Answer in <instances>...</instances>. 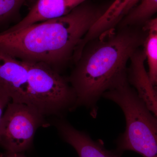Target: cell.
Returning a JSON list of instances; mask_svg holds the SVG:
<instances>
[{"mask_svg": "<svg viewBox=\"0 0 157 157\" xmlns=\"http://www.w3.org/2000/svg\"><path fill=\"white\" fill-rule=\"evenodd\" d=\"M141 26H118L85 45L68 78L76 93L75 109L85 106L96 113L104 93L128 78V63L147 35Z\"/></svg>", "mask_w": 157, "mask_h": 157, "instance_id": "cell-1", "label": "cell"}, {"mask_svg": "<svg viewBox=\"0 0 157 157\" xmlns=\"http://www.w3.org/2000/svg\"><path fill=\"white\" fill-rule=\"evenodd\" d=\"M105 10L86 2L63 17L0 33V52L22 61L42 63L59 72Z\"/></svg>", "mask_w": 157, "mask_h": 157, "instance_id": "cell-2", "label": "cell"}, {"mask_svg": "<svg viewBox=\"0 0 157 157\" xmlns=\"http://www.w3.org/2000/svg\"><path fill=\"white\" fill-rule=\"evenodd\" d=\"M103 97L122 110L126 121L123 134L117 140L116 150L130 151L143 157H157V119L126 79L106 92Z\"/></svg>", "mask_w": 157, "mask_h": 157, "instance_id": "cell-3", "label": "cell"}, {"mask_svg": "<svg viewBox=\"0 0 157 157\" xmlns=\"http://www.w3.org/2000/svg\"><path fill=\"white\" fill-rule=\"evenodd\" d=\"M22 62L28 73V105L44 117L75 109L76 93L68 78L43 63Z\"/></svg>", "mask_w": 157, "mask_h": 157, "instance_id": "cell-4", "label": "cell"}, {"mask_svg": "<svg viewBox=\"0 0 157 157\" xmlns=\"http://www.w3.org/2000/svg\"><path fill=\"white\" fill-rule=\"evenodd\" d=\"M44 117L25 103L11 101L0 122V146L10 152L23 153L31 148Z\"/></svg>", "mask_w": 157, "mask_h": 157, "instance_id": "cell-5", "label": "cell"}, {"mask_svg": "<svg viewBox=\"0 0 157 157\" xmlns=\"http://www.w3.org/2000/svg\"><path fill=\"white\" fill-rule=\"evenodd\" d=\"M0 83L12 102L28 104V73L22 61L0 52Z\"/></svg>", "mask_w": 157, "mask_h": 157, "instance_id": "cell-6", "label": "cell"}, {"mask_svg": "<svg viewBox=\"0 0 157 157\" xmlns=\"http://www.w3.org/2000/svg\"><path fill=\"white\" fill-rule=\"evenodd\" d=\"M86 1L35 0L25 17L6 30H19L36 23L63 17Z\"/></svg>", "mask_w": 157, "mask_h": 157, "instance_id": "cell-7", "label": "cell"}, {"mask_svg": "<svg viewBox=\"0 0 157 157\" xmlns=\"http://www.w3.org/2000/svg\"><path fill=\"white\" fill-rule=\"evenodd\" d=\"M57 129L63 139L73 147L79 157H121L117 151L105 148L102 140L94 141L89 135L78 131L63 119L56 123Z\"/></svg>", "mask_w": 157, "mask_h": 157, "instance_id": "cell-8", "label": "cell"}, {"mask_svg": "<svg viewBox=\"0 0 157 157\" xmlns=\"http://www.w3.org/2000/svg\"><path fill=\"white\" fill-rule=\"evenodd\" d=\"M139 1L115 0L82 40L78 45V50L81 51L90 40L115 29Z\"/></svg>", "mask_w": 157, "mask_h": 157, "instance_id": "cell-9", "label": "cell"}, {"mask_svg": "<svg viewBox=\"0 0 157 157\" xmlns=\"http://www.w3.org/2000/svg\"><path fill=\"white\" fill-rule=\"evenodd\" d=\"M128 80L139 98L157 119V100L145 68L139 66L132 69L129 73Z\"/></svg>", "mask_w": 157, "mask_h": 157, "instance_id": "cell-10", "label": "cell"}, {"mask_svg": "<svg viewBox=\"0 0 157 157\" xmlns=\"http://www.w3.org/2000/svg\"><path fill=\"white\" fill-rule=\"evenodd\" d=\"M157 12V0H142L122 20L118 25H143Z\"/></svg>", "mask_w": 157, "mask_h": 157, "instance_id": "cell-11", "label": "cell"}, {"mask_svg": "<svg viewBox=\"0 0 157 157\" xmlns=\"http://www.w3.org/2000/svg\"><path fill=\"white\" fill-rule=\"evenodd\" d=\"M148 66L149 78L154 86L157 85V27L149 29L143 45Z\"/></svg>", "mask_w": 157, "mask_h": 157, "instance_id": "cell-12", "label": "cell"}, {"mask_svg": "<svg viewBox=\"0 0 157 157\" xmlns=\"http://www.w3.org/2000/svg\"><path fill=\"white\" fill-rule=\"evenodd\" d=\"M26 1L0 0V27L18 20L21 8Z\"/></svg>", "mask_w": 157, "mask_h": 157, "instance_id": "cell-13", "label": "cell"}, {"mask_svg": "<svg viewBox=\"0 0 157 157\" xmlns=\"http://www.w3.org/2000/svg\"><path fill=\"white\" fill-rule=\"evenodd\" d=\"M11 101L9 94L0 83V122L8 104Z\"/></svg>", "mask_w": 157, "mask_h": 157, "instance_id": "cell-14", "label": "cell"}, {"mask_svg": "<svg viewBox=\"0 0 157 157\" xmlns=\"http://www.w3.org/2000/svg\"><path fill=\"white\" fill-rule=\"evenodd\" d=\"M157 27V17L151 20H148L144 24L143 28L144 30L147 31L149 29Z\"/></svg>", "mask_w": 157, "mask_h": 157, "instance_id": "cell-15", "label": "cell"}, {"mask_svg": "<svg viewBox=\"0 0 157 157\" xmlns=\"http://www.w3.org/2000/svg\"><path fill=\"white\" fill-rule=\"evenodd\" d=\"M0 157H27L23 154V153L10 152L6 151L0 153Z\"/></svg>", "mask_w": 157, "mask_h": 157, "instance_id": "cell-16", "label": "cell"}, {"mask_svg": "<svg viewBox=\"0 0 157 157\" xmlns=\"http://www.w3.org/2000/svg\"><path fill=\"white\" fill-rule=\"evenodd\" d=\"M154 89L155 95L156 98L157 100V85L154 86Z\"/></svg>", "mask_w": 157, "mask_h": 157, "instance_id": "cell-17", "label": "cell"}]
</instances>
